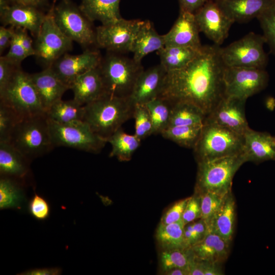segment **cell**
Wrapping results in <instances>:
<instances>
[{"mask_svg":"<svg viewBox=\"0 0 275 275\" xmlns=\"http://www.w3.org/2000/svg\"><path fill=\"white\" fill-rule=\"evenodd\" d=\"M30 161L9 142H0L1 176L22 181L29 172Z\"/></svg>","mask_w":275,"mask_h":275,"instance_id":"26","label":"cell"},{"mask_svg":"<svg viewBox=\"0 0 275 275\" xmlns=\"http://www.w3.org/2000/svg\"><path fill=\"white\" fill-rule=\"evenodd\" d=\"M14 32L28 56H34V43L28 35V30L21 28H14Z\"/></svg>","mask_w":275,"mask_h":275,"instance_id":"47","label":"cell"},{"mask_svg":"<svg viewBox=\"0 0 275 275\" xmlns=\"http://www.w3.org/2000/svg\"><path fill=\"white\" fill-rule=\"evenodd\" d=\"M61 1V0H52V2H53L52 3H56V2H57L58 1Z\"/></svg>","mask_w":275,"mask_h":275,"instance_id":"54","label":"cell"},{"mask_svg":"<svg viewBox=\"0 0 275 275\" xmlns=\"http://www.w3.org/2000/svg\"><path fill=\"white\" fill-rule=\"evenodd\" d=\"M200 32L194 13L180 9L172 28L163 35L165 46L201 48L203 45L200 41Z\"/></svg>","mask_w":275,"mask_h":275,"instance_id":"19","label":"cell"},{"mask_svg":"<svg viewBox=\"0 0 275 275\" xmlns=\"http://www.w3.org/2000/svg\"><path fill=\"white\" fill-rule=\"evenodd\" d=\"M8 142L30 161L49 152L54 147L46 113L20 118Z\"/></svg>","mask_w":275,"mask_h":275,"instance_id":"3","label":"cell"},{"mask_svg":"<svg viewBox=\"0 0 275 275\" xmlns=\"http://www.w3.org/2000/svg\"><path fill=\"white\" fill-rule=\"evenodd\" d=\"M262 30L266 43L270 51L275 56V3L267 9L257 18Z\"/></svg>","mask_w":275,"mask_h":275,"instance_id":"39","label":"cell"},{"mask_svg":"<svg viewBox=\"0 0 275 275\" xmlns=\"http://www.w3.org/2000/svg\"><path fill=\"white\" fill-rule=\"evenodd\" d=\"M4 56L17 66H20L21 62L29 57L14 32L9 50L7 53Z\"/></svg>","mask_w":275,"mask_h":275,"instance_id":"44","label":"cell"},{"mask_svg":"<svg viewBox=\"0 0 275 275\" xmlns=\"http://www.w3.org/2000/svg\"><path fill=\"white\" fill-rule=\"evenodd\" d=\"M47 12L33 6L11 4L0 11V20L2 25L23 28L35 38Z\"/></svg>","mask_w":275,"mask_h":275,"instance_id":"17","label":"cell"},{"mask_svg":"<svg viewBox=\"0 0 275 275\" xmlns=\"http://www.w3.org/2000/svg\"><path fill=\"white\" fill-rule=\"evenodd\" d=\"M230 244L216 233L208 231L190 249L200 260L222 264L228 258Z\"/></svg>","mask_w":275,"mask_h":275,"instance_id":"25","label":"cell"},{"mask_svg":"<svg viewBox=\"0 0 275 275\" xmlns=\"http://www.w3.org/2000/svg\"><path fill=\"white\" fill-rule=\"evenodd\" d=\"M194 257L190 248L163 250L160 256V266L164 272L177 268L187 267Z\"/></svg>","mask_w":275,"mask_h":275,"instance_id":"37","label":"cell"},{"mask_svg":"<svg viewBox=\"0 0 275 275\" xmlns=\"http://www.w3.org/2000/svg\"><path fill=\"white\" fill-rule=\"evenodd\" d=\"M28 210L32 216L39 221L46 219L50 213V206L47 201L36 193L28 203Z\"/></svg>","mask_w":275,"mask_h":275,"instance_id":"42","label":"cell"},{"mask_svg":"<svg viewBox=\"0 0 275 275\" xmlns=\"http://www.w3.org/2000/svg\"><path fill=\"white\" fill-rule=\"evenodd\" d=\"M167 71L160 64L143 70L128 96L131 103L145 104L160 96L164 86Z\"/></svg>","mask_w":275,"mask_h":275,"instance_id":"18","label":"cell"},{"mask_svg":"<svg viewBox=\"0 0 275 275\" xmlns=\"http://www.w3.org/2000/svg\"><path fill=\"white\" fill-rule=\"evenodd\" d=\"M203 126H170L160 134L164 139L171 140L180 146L194 149Z\"/></svg>","mask_w":275,"mask_h":275,"instance_id":"36","label":"cell"},{"mask_svg":"<svg viewBox=\"0 0 275 275\" xmlns=\"http://www.w3.org/2000/svg\"><path fill=\"white\" fill-rule=\"evenodd\" d=\"M235 218V201L231 192L225 197L219 208L206 223L207 231L216 233L231 244L234 233Z\"/></svg>","mask_w":275,"mask_h":275,"instance_id":"24","label":"cell"},{"mask_svg":"<svg viewBox=\"0 0 275 275\" xmlns=\"http://www.w3.org/2000/svg\"><path fill=\"white\" fill-rule=\"evenodd\" d=\"M50 11L59 29L69 38L84 49L96 46V33L92 22L71 0H61L52 3Z\"/></svg>","mask_w":275,"mask_h":275,"instance_id":"8","label":"cell"},{"mask_svg":"<svg viewBox=\"0 0 275 275\" xmlns=\"http://www.w3.org/2000/svg\"><path fill=\"white\" fill-rule=\"evenodd\" d=\"M185 226L183 220L169 224H159L156 238L164 250L188 249L184 239Z\"/></svg>","mask_w":275,"mask_h":275,"instance_id":"33","label":"cell"},{"mask_svg":"<svg viewBox=\"0 0 275 275\" xmlns=\"http://www.w3.org/2000/svg\"><path fill=\"white\" fill-rule=\"evenodd\" d=\"M83 121L99 136L107 139L132 117L134 105L128 97L106 93L84 105Z\"/></svg>","mask_w":275,"mask_h":275,"instance_id":"2","label":"cell"},{"mask_svg":"<svg viewBox=\"0 0 275 275\" xmlns=\"http://www.w3.org/2000/svg\"><path fill=\"white\" fill-rule=\"evenodd\" d=\"M199 31L214 44L220 46L228 36L234 23L214 0L208 1L195 13Z\"/></svg>","mask_w":275,"mask_h":275,"instance_id":"16","label":"cell"},{"mask_svg":"<svg viewBox=\"0 0 275 275\" xmlns=\"http://www.w3.org/2000/svg\"><path fill=\"white\" fill-rule=\"evenodd\" d=\"M30 75L45 112L70 89L50 68Z\"/></svg>","mask_w":275,"mask_h":275,"instance_id":"21","label":"cell"},{"mask_svg":"<svg viewBox=\"0 0 275 275\" xmlns=\"http://www.w3.org/2000/svg\"><path fill=\"white\" fill-rule=\"evenodd\" d=\"M180 9L195 13L209 0H178Z\"/></svg>","mask_w":275,"mask_h":275,"instance_id":"50","label":"cell"},{"mask_svg":"<svg viewBox=\"0 0 275 275\" xmlns=\"http://www.w3.org/2000/svg\"><path fill=\"white\" fill-rule=\"evenodd\" d=\"M271 1L275 3V0H271Z\"/></svg>","mask_w":275,"mask_h":275,"instance_id":"55","label":"cell"},{"mask_svg":"<svg viewBox=\"0 0 275 275\" xmlns=\"http://www.w3.org/2000/svg\"><path fill=\"white\" fill-rule=\"evenodd\" d=\"M25 198L21 181L1 176L0 209H21Z\"/></svg>","mask_w":275,"mask_h":275,"instance_id":"34","label":"cell"},{"mask_svg":"<svg viewBox=\"0 0 275 275\" xmlns=\"http://www.w3.org/2000/svg\"><path fill=\"white\" fill-rule=\"evenodd\" d=\"M201 214L200 196L195 194V195L189 198L183 213L182 220L186 225L200 218Z\"/></svg>","mask_w":275,"mask_h":275,"instance_id":"43","label":"cell"},{"mask_svg":"<svg viewBox=\"0 0 275 275\" xmlns=\"http://www.w3.org/2000/svg\"><path fill=\"white\" fill-rule=\"evenodd\" d=\"M134 134L141 140L153 134V125L149 111L145 104L134 106Z\"/></svg>","mask_w":275,"mask_h":275,"instance_id":"38","label":"cell"},{"mask_svg":"<svg viewBox=\"0 0 275 275\" xmlns=\"http://www.w3.org/2000/svg\"><path fill=\"white\" fill-rule=\"evenodd\" d=\"M165 46L163 35L156 31L149 20H142L135 38L132 52L133 59L141 64L142 59L147 54L158 51Z\"/></svg>","mask_w":275,"mask_h":275,"instance_id":"27","label":"cell"},{"mask_svg":"<svg viewBox=\"0 0 275 275\" xmlns=\"http://www.w3.org/2000/svg\"><path fill=\"white\" fill-rule=\"evenodd\" d=\"M206 115L198 106L188 102L172 103L170 126H203Z\"/></svg>","mask_w":275,"mask_h":275,"instance_id":"30","label":"cell"},{"mask_svg":"<svg viewBox=\"0 0 275 275\" xmlns=\"http://www.w3.org/2000/svg\"><path fill=\"white\" fill-rule=\"evenodd\" d=\"M246 100L225 96L206 116L205 122L216 124L243 135L250 128L245 113Z\"/></svg>","mask_w":275,"mask_h":275,"instance_id":"15","label":"cell"},{"mask_svg":"<svg viewBox=\"0 0 275 275\" xmlns=\"http://www.w3.org/2000/svg\"><path fill=\"white\" fill-rule=\"evenodd\" d=\"M48 122L54 147H66L97 153L107 142L83 121L61 124L48 118Z\"/></svg>","mask_w":275,"mask_h":275,"instance_id":"9","label":"cell"},{"mask_svg":"<svg viewBox=\"0 0 275 275\" xmlns=\"http://www.w3.org/2000/svg\"><path fill=\"white\" fill-rule=\"evenodd\" d=\"M224 79L225 96L246 100L267 87L269 75L265 69L226 66Z\"/></svg>","mask_w":275,"mask_h":275,"instance_id":"12","label":"cell"},{"mask_svg":"<svg viewBox=\"0 0 275 275\" xmlns=\"http://www.w3.org/2000/svg\"><path fill=\"white\" fill-rule=\"evenodd\" d=\"M168 275H189L188 267L177 268L171 269L166 272Z\"/></svg>","mask_w":275,"mask_h":275,"instance_id":"53","label":"cell"},{"mask_svg":"<svg viewBox=\"0 0 275 275\" xmlns=\"http://www.w3.org/2000/svg\"><path fill=\"white\" fill-rule=\"evenodd\" d=\"M107 51L98 68L105 93L120 97H128L137 79L144 70L141 64L133 59Z\"/></svg>","mask_w":275,"mask_h":275,"instance_id":"6","label":"cell"},{"mask_svg":"<svg viewBox=\"0 0 275 275\" xmlns=\"http://www.w3.org/2000/svg\"><path fill=\"white\" fill-rule=\"evenodd\" d=\"M19 119L11 108L0 103V142H8L10 134Z\"/></svg>","mask_w":275,"mask_h":275,"instance_id":"41","label":"cell"},{"mask_svg":"<svg viewBox=\"0 0 275 275\" xmlns=\"http://www.w3.org/2000/svg\"><path fill=\"white\" fill-rule=\"evenodd\" d=\"M62 270L58 267L35 268L19 273V275H59Z\"/></svg>","mask_w":275,"mask_h":275,"instance_id":"51","label":"cell"},{"mask_svg":"<svg viewBox=\"0 0 275 275\" xmlns=\"http://www.w3.org/2000/svg\"><path fill=\"white\" fill-rule=\"evenodd\" d=\"M242 154L246 162L260 163L275 160V137L249 128L244 133Z\"/></svg>","mask_w":275,"mask_h":275,"instance_id":"20","label":"cell"},{"mask_svg":"<svg viewBox=\"0 0 275 275\" xmlns=\"http://www.w3.org/2000/svg\"><path fill=\"white\" fill-rule=\"evenodd\" d=\"M263 35L250 32L225 47L221 56L226 66L265 69L268 56L263 49Z\"/></svg>","mask_w":275,"mask_h":275,"instance_id":"10","label":"cell"},{"mask_svg":"<svg viewBox=\"0 0 275 275\" xmlns=\"http://www.w3.org/2000/svg\"><path fill=\"white\" fill-rule=\"evenodd\" d=\"M243 144V135L205 122L193 149L198 162L242 154Z\"/></svg>","mask_w":275,"mask_h":275,"instance_id":"4","label":"cell"},{"mask_svg":"<svg viewBox=\"0 0 275 275\" xmlns=\"http://www.w3.org/2000/svg\"><path fill=\"white\" fill-rule=\"evenodd\" d=\"M189 198L175 202L164 214L160 223L169 224L182 220L183 213Z\"/></svg>","mask_w":275,"mask_h":275,"instance_id":"45","label":"cell"},{"mask_svg":"<svg viewBox=\"0 0 275 275\" xmlns=\"http://www.w3.org/2000/svg\"><path fill=\"white\" fill-rule=\"evenodd\" d=\"M220 46H202L200 53L187 65L167 72L159 97L172 103L188 102L208 115L225 96L224 79L226 66Z\"/></svg>","mask_w":275,"mask_h":275,"instance_id":"1","label":"cell"},{"mask_svg":"<svg viewBox=\"0 0 275 275\" xmlns=\"http://www.w3.org/2000/svg\"><path fill=\"white\" fill-rule=\"evenodd\" d=\"M145 105L151 118L153 134H160L170 125L172 103L164 98L158 97Z\"/></svg>","mask_w":275,"mask_h":275,"instance_id":"35","label":"cell"},{"mask_svg":"<svg viewBox=\"0 0 275 275\" xmlns=\"http://www.w3.org/2000/svg\"><path fill=\"white\" fill-rule=\"evenodd\" d=\"M0 103L11 108L19 118L45 114L34 83L20 67L0 93Z\"/></svg>","mask_w":275,"mask_h":275,"instance_id":"7","label":"cell"},{"mask_svg":"<svg viewBox=\"0 0 275 275\" xmlns=\"http://www.w3.org/2000/svg\"><path fill=\"white\" fill-rule=\"evenodd\" d=\"M142 20H118L96 28V46L116 53L132 52L136 34Z\"/></svg>","mask_w":275,"mask_h":275,"instance_id":"13","label":"cell"},{"mask_svg":"<svg viewBox=\"0 0 275 275\" xmlns=\"http://www.w3.org/2000/svg\"><path fill=\"white\" fill-rule=\"evenodd\" d=\"M202 46L196 48L165 46L157 52L160 58V64L167 72L180 69L187 65L200 53Z\"/></svg>","mask_w":275,"mask_h":275,"instance_id":"29","label":"cell"},{"mask_svg":"<svg viewBox=\"0 0 275 275\" xmlns=\"http://www.w3.org/2000/svg\"><path fill=\"white\" fill-rule=\"evenodd\" d=\"M141 141L134 134H129L121 128L107 139L112 147L109 156L116 157L121 161H129L140 147Z\"/></svg>","mask_w":275,"mask_h":275,"instance_id":"32","label":"cell"},{"mask_svg":"<svg viewBox=\"0 0 275 275\" xmlns=\"http://www.w3.org/2000/svg\"><path fill=\"white\" fill-rule=\"evenodd\" d=\"M9 5L20 4L33 6L44 11H48L51 6L49 0H8Z\"/></svg>","mask_w":275,"mask_h":275,"instance_id":"49","label":"cell"},{"mask_svg":"<svg viewBox=\"0 0 275 275\" xmlns=\"http://www.w3.org/2000/svg\"><path fill=\"white\" fill-rule=\"evenodd\" d=\"M84 105L74 99L69 100L62 99L57 101L46 112L47 117L61 124L70 123L83 121Z\"/></svg>","mask_w":275,"mask_h":275,"instance_id":"31","label":"cell"},{"mask_svg":"<svg viewBox=\"0 0 275 275\" xmlns=\"http://www.w3.org/2000/svg\"><path fill=\"white\" fill-rule=\"evenodd\" d=\"M14 32V28L13 26H10L9 28L3 25L0 26V54L1 56L5 49L10 47Z\"/></svg>","mask_w":275,"mask_h":275,"instance_id":"48","label":"cell"},{"mask_svg":"<svg viewBox=\"0 0 275 275\" xmlns=\"http://www.w3.org/2000/svg\"><path fill=\"white\" fill-rule=\"evenodd\" d=\"M121 0H81V11L92 22L100 21L102 24L115 22L122 17L120 12Z\"/></svg>","mask_w":275,"mask_h":275,"instance_id":"28","label":"cell"},{"mask_svg":"<svg viewBox=\"0 0 275 275\" xmlns=\"http://www.w3.org/2000/svg\"><path fill=\"white\" fill-rule=\"evenodd\" d=\"M198 195L200 198L201 210L200 218L207 223L219 208L225 197H223L209 192Z\"/></svg>","mask_w":275,"mask_h":275,"instance_id":"40","label":"cell"},{"mask_svg":"<svg viewBox=\"0 0 275 275\" xmlns=\"http://www.w3.org/2000/svg\"><path fill=\"white\" fill-rule=\"evenodd\" d=\"M102 58L98 50L88 48L78 54H64L50 68L70 89L74 79L86 72L98 67Z\"/></svg>","mask_w":275,"mask_h":275,"instance_id":"14","label":"cell"},{"mask_svg":"<svg viewBox=\"0 0 275 275\" xmlns=\"http://www.w3.org/2000/svg\"><path fill=\"white\" fill-rule=\"evenodd\" d=\"M73 99L85 105L99 98L105 90L98 67L77 76L71 85Z\"/></svg>","mask_w":275,"mask_h":275,"instance_id":"23","label":"cell"},{"mask_svg":"<svg viewBox=\"0 0 275 275\" xmlns=\"http://www.w3.org/2000/svg\"><path fill=\"white\" fill-rule=\"evenodd\" d=\"M17 66L8 60L4 56L0 57V93L2 92L10 82Z\"/></svg>","mask_w":275,"mask_h":275,"instance_id":"46","label":"cell"},{"mask_svg":"<svg viewBox=\"0 0 275 275\" xmlns=\"http://www.w3.org/2000/svg\"><path fill=\"white\" fill-rule=\"evenodd\" d=\"M234 23L245 22L260 16L274 3L271 0H214Z\"/></svg>","mask_w":275,"mask_h":275,"instance_id":"22","label":"cell"},{"mask_svg":"<svg viewBox=\"0 0 275 275\" xmlns=\"http://www.w3.org/2000/svg\"><path fill=\"white\" fill-rule=\"evenodd\" d=\"M73 42L59 29L49 10L35 38L34 56L43 69L50 68L59 58L72 49Z\"/></svg>","mask_w":275,"mask_h":275,"instance_id":"11","label":"cell"},{"mask_svg":"<svg viewBox=\"0 0 275 275\" xmlns=\"http://www.w3.org/2000/svg\"><path fill=\"white\" fill-rule=\"evenodd\" d=\"M245 162L242 153L198 162L195 193L209 192L226 197L232 192L234 175Z\"/></svg>","mask_w":275,"mask_h":275,"instance_id":"5","label":"cell"},{"mask_svg":"<svg viewBox=\"0 0 275 275\" xmlns=\"http://www.w3.org/2000/svg\"><path fill=\"white\" fill-rule=\"evenodd\" d=\"M193 229L196 235L201 240L207 232V225L203 219L191 223Z\"/></svg>","mask_w":275,"mask_h":275,"instance_id":"52","label":"cell"}]
</instances>
